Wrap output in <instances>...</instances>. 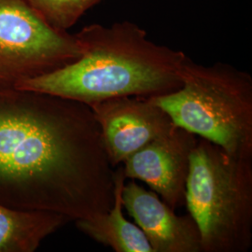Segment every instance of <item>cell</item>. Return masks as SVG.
I'll use <instances>...</instances> for the list:
<instances>
[{
	"mask_svg": "<svg viewBox=\"0 0 252 252\" xmlns=\"http://www.w3.org/2000/svg\"><path fill=\"white\" fill-rule=\"evenodd\" d=\"M114 168L92 108L0 87V204L88 220L110 209Z\"/></svg>",
	"mask_w": 252,
	"mask_h": 252,
	"instance_id": "obj_1",
	"label": "cell"
},
{
	"mask_svg": "<svg viewBox=\"0 0 252 252\" xmlns=\"http://www.w3.org/2000/svg\"><path fill=\"white\" fill-rule=\"evenodd\" d=\"M79 59L53 72L18 82L14 88L74 100L92 107L105 100L153 97L178 90L186 54L148 38L131 22L91 25L76 34Z\"/></svg>",
	"mask_w": 252,
	"mask_h": 252,
	"instance_id": "obj_2",
	"label": "cell"
},
{
	"mask_svg": "<svg viewBox=\"0 0 252 252\" xmlns=\"http://www.w3.org/2000/svg\"><path fill=\"white\" fill-rule=\"evenodd\" d=\"M181 86L150 97L174 125L220 146L234 156L252 158V78L225 63L202 65L186 56Z\"/></svg>",
	"mask_w": 252,
	"mask_h": 252,
	"instance_id": "obj_3",
	"label": "cell"
},
{
	"mask_svg": "<svg viewBox=\"0 0 252 252\" xmlns=\"http://www.w3.org/2000/svg\"><path fill=\"white\" fill-rule=\"evenodd\" d=\"M203 252H247L252 245V158L198 138L185 190Z\"/></svg>",
	"mask_w": 252,
	"mask_h": 252,
	"instance_id": "obj_4",
	"label": "cell"
},
{
	"mask_svg": "<svg viewBox=\"0 0 252 252\" xmlns=\"http://www.w3.org/2000/svg\"><path fill=\"white\" fill-rule=\"evenodd\" d=\"M81 54L77 36L48 25L28 0H0V87L53 72Z\"/></svg>",
	"mask_w": 252,
	"mask_h": 252,
	"instance_id": "obj_5",
	"label": "cell"
},
{
	"mask_svg": "<svg viewBox=\"0 0 252 252\" xmlns=\"http://www.w3.org/2000/svg\"><path fill=\"white\" fill-rule=\"evenodd\" d=\"M198 136L174 126L123 163L126 180H141L174 210L185 205L190 155Z\"/></svg>",
	"mask_w": 252,
	"mask_h": 252,
	"instance_id": "obj_6",
	"label": "cell"
},
{
	"mask_svg": "<svg viewBox=\"0 0 252 252\" xmlns=\"http://www.w3.org/2000/svg\"><path fill=\"white\" fill-rule=\"evenodd\" d=\"M96 119L108 161L113 168L175 126L150 97L124 96L90 107Z\"/></svg>",
	"mask_w": 252,
	"mask_h": 252,
	"instance_id": "obj_7",
	"label": "cell"
},
{
	"mask_svg": "<svg viewBox=\"0 0 252 252\" xmlns=\"http://www.w3.org/2000/svg\"><path fill=\"white\" fill-rule=\"evenodd\" d=\"M123 206L144 233L154 252H203L198 226L189 214L179 216L153 190L131 180L125 184Z\"/></svg>",
	"mask_w": 252,
	"mask_h": 252,
	"instance_id": "obj_8",
	"label": "cell"
},
{
	"mask_svg": "<svg viewBox=\"0 0 252 252\" xmlns=\"http://www.w3.org/2000/svg\"><path fill=\"white\" fill-rule=\"evenodd\" d=\"M126 178L123 165L114 168V201L110 209L88 220H76L83 234L116 252H154L142 230L123 212V188Z\"/></svg>",
	"mask_w": 252,
	"mask_h": 252,
	"instance_id": "obj_9",
	"label": "cell"
},
{
	"mask_svg": "<svg viewBox=\"0 0 252 252\" xmlns=\"http://www.w3.org/2000/svg\"><path fill=\"white\" fill-rule=\"evenodd\" d=\"M71 221L64 215L26 211L0 204V252H33L50 234Z\"/></svg>",
	"mask_w": 252,
	"mask_h": 252,
	"instance_id": "obj_10",
	"label": "cell"
},
{
	"mask_svg": "<svg viewBox=\"0 0 252 252\" xmlns=\"http://www.w3.org/2000/svg\"><path fill=\"white\" fill-rule=\"evenodd\" d=\"M102 0H28L48 25L66 31L92 7Z\"/></svg>",
	"mask_w": 252,
	"mask_h": 252,
	"instance_id": "obj_11",
	"label": "cell"
}]
</instances>
